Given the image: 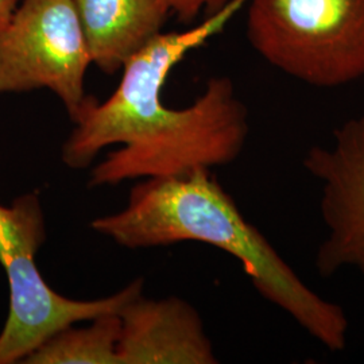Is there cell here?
<instances>
[{
    "label": "cell",
    "instance_id": "8",
    "mask_svg": "<svg viewBox=\"0 0 364 364\" xmlns=\"http://www.w3.org/2000/svg\"><path fill=\"white\" fill-rule=\"evenodd\" d=\"M92 64L107 75L119 72L161 33L170 9L166 0H72Z\"/></svg>",
    "mask_w": 364,
    "mask_h": 364
},
{
    "label": "cell",
    "instance_id": "7",
    "mask_svg": "<svg viewBox=\"0 0 364 364\" xmlns=\"http://www.w3.org/2000/svg\"><path fill=\"white\" fill-rule=\"evenodd\" d=\"M119 317V364L219 362L200 314L183 299L154 301L139 296Z\"/></svg>",
    "mask_w": 364,
    "mask_h": 364
},
{
    "label": "cell",
    "instance_id": "9",
    "mask_svg": "<svg viewBox=\"0 0 364 364\" xmlns=\"http://www.w3.org/2000/svg\"><path fill=\"white\" fill-rule=\"evenodd\" d=\"M119 314H105L91 326H66L31 352L26 364H119Z\"/></svg>",
    "mask_w": 364,
    "mask_h": 364
},
{
    "label": "cell",
    "instance_id": "11",
    "mask_svg": "<svg viewBox=\"0 0 364 364\" xmlns=\"http://www.w3.org/2000/svg\"><path fill=\"white\" fill-rule=\"evenodd\" d=\"M18 4L19 0H0V28L7 25Z\"/></svg>",
    "mask_w": 364,
    "mask_h": 364
},
{
    "label": "cell",
    "instance_id": "5",
    "mask_svg": "<svg viewBox=\"0 0 364 364\" xmlns=\"http://www.w3.org/2000/svg\"><path fill=\"white\" fill-rule=\"evenodd\" d=\"M91 64L72 0H23L0 28V95L49 90L73 117Z\"/></svg>",
    "mask_w": 364,
    "mask_h": 364
},
{
    "label": "cell",
    "instance_id": "10",
    "mask_svg": "<svg viewBox=\"0 0 364 364\" xmlns=\"http://www.w3.org/2000/svg\"><path fill=\"white\" fill-rule=\"evenodd\" d=\"M231 0H166L170 14H173L182 23H191L198 16L207 18L218 13Z\"/></svg>",
    "mask_w": 364,
    "mask_h": 364
},
{
    "label": "cell",
    "instance_id": "3",
    "mask_svg": "<svg viewBox=\"0 0 364 364\" xmlns=\"http://www.w3.org/2000/svg\"><path fill=\"white\" fill-rule=\"evenodd\" d=\"M45 239L38 196L16 197L9 207L0 204V264L10 287L9 316L0 332V364L23 363L31 352L66 326L119 314L142 296V279L92 301L68 299L54 291L36 260Z\"/></svg>",
    "mask_w": 364,
    "mask_h": 364
},
{
    "label": "cell",
    "instance_id": "1",
    "mask_svg": "<svg viewBox=\"0 0 364 364\" xmlns=\"http://www.w3.org/2000/svg\"><path fill=\"white\" fill-rule=\"evenodd\" d=\"M248 0H231L185 31L159 33L122 68L123 76L107 100L84 99L61 156L70 169H85L108 146L123 144L91 171L90 186L135 178L178 176L196 168L224 166L242 154L248 111L230 77H210L186 108L162 103L173 68L228 26Z\"/></svg>",
    "mask_w": 364,
    "mask_h": 364
},
{
    "label": "cell",
    "instance_id": "2",
    "mask_svg": "<svg viewBox=\"0 0 364 364\" xmlns=\"http://www.w3.org/2000/svg\"><path fill=\"white\" fill-rule=\"evenodd\" d=\"M208 168L146 178L131 189L127 207L97 218L91 228L127 248L201 242L239 260L260 296L287 313L329 351L347 347L344 309L318 296L235 204Z\"/></svg>",
    "mask_w": 364,
    "mask_h": 364
},
{
    "label": "cell",
    "instance_id": "4",
    "mask_svg": "<svg viewBox=\"0 0 364 364\" xmlns=\"http://www.w3.org/2000/svg\"><path fill=\"white\" fill-rule=\"evenodd\" d=\"M254 50L317 88L364 77V0H248Z\"/></svg>",
    "mask_w": 364,
    "mask_h": 364
},
{
    "label": "cell",
    "instance_id": "6",
    "mask_svg": "<svg viewBox=\"0 0 364 364\" xmlns=\"http://www.w3.org/2000/svg\"><path fill=\"white\" fill-rule=\"evenodd\" d=\"M302 166L320 185L326 230L317 272L332 277L353 269L364 278V112L338 126L329 146H312Z\"/></svg>",
    "mask_w": 364,
    "mask_h": 364
}]
</instances>
